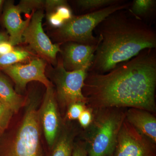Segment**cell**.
Segmentation results:
<instances>
[{
	"label": "cell",
	"instance_id": "cell-4",
	"mask_svg": "<svg viewBox=\"0 0 156 156\" xmlns=\"http://www.w3.org/2000/svg\"><path fill=\"white\" fill-rule=\"evenodd\" d=\"M131 2L119 0L118 2L90 13L75 16L54 31L53 36L59 44L72 42L87 45H97L98 39L93 34L94 30L110 14L127 9Z\"/></svg>",
	"mask_w": 156,
	"mask_h": 156
},
{
	"label": "cell",
	"instance_id": "cell-14",
	"mask_svg": "<svg viewBox=\"0 0 156 156\" xmlns=\"http://www.w3.org/2000/svg\"><path fill=\"white\" fill-rule=\"evenodd\" d=\"M0 101L14 112H18L24 103L22 96L14 91L10 82L1 72Z\"/></svg>",
	"mask_w": 156,
	"mask_h": 156
},
{
	"label": "cell",
	"instance_id": "cell-10",
	"mask_svg": "<svg viewBox=\"0 0 156 156\" xmlns=\"http://www.w3.org/2000/svg\"><path fill=\"white\" fill-rule=\"evenodd\" d=\"M98 44L90 45L72 42L62 44L60 53L65 69L68 71H73L90 67Z\"/></svg>",
	"mask_w": 156,
	"mask_h": 156
},
{
	"label": "cell",
	"instance_id": "cell-24",
	"mask_svg": "<svg viewBox=\"0 0 156 156\" xmlns=\"http://www.w3.org/2000/svg\"><path fill=\"white\" fill-rule=\"evenodd\" d=\"M67 3V1L65 0H46L44 2V8L47 12L51 11L56 7L62 4Z\"/></svg>",
	"mask_w": 156,
	"mask_h": 156
},
{
	"label": "cell",
	"instance_id": "cell-3",
	"mask_svg": "<svg viewBox=\"0 0 156 156\" xmlns=\"http://www.w3.org/2000/svg\"><path fill=\"white\" fill-rule=\"evenodd\" d=\"M93 119L88 129L86 144L88 156H113L117 137L126 118L119 108L92 110Z\"/></svg>",
	"mask_w": 156,
	"mask_h": 156
},
{
	"label": "cell",
	"instance_id": "cell-9",
	"mask_svg": "<svg viewBox=\"0 0 156 156\" xmlns=\"http://www.w3.org/2000/svg\"><path fill=\"white\" fill-rule=\"evenodd\" d=\"M46 66L47 62L39 57L26 64L16 63L0 70L11 77L19 89H24L32 81L40 82L47 88L53 86L45 74Z\"/></svg>",
	"mask_w": 156,
	"mask_h": 156
},
{
	"label": "cell",
	"instance_id": "cell-23",
	"mask_svg": "<svg viewBox=\"0 0 156 156\" xmlns=\"http://www.w3.org/2000/svg\"><path fill=\"white\" fill-rule=\"evenodd\" d=\"M92 119V110L87 107L82 113L78 120L81 127L84 129H87L91 125Z\"/></svg>",
	"mask_w": 156,
	"mask_h": 156
},
{
	"label": "cell",
	"instance_id": "cell-17",
	"mask_svg": "<svg viewBox=\"0 0 156 156\" xmlns=\"http://www.w3.org/2000/svg\"><path fill=\"white\" fill-rule=\"evenodd\" d=\"M55 144L51 156H72L74 146L69 134H62Z\"/></svg>",
	"mask_w": 156,
	"mask_h": 156
},
{
	"label": "cell",
	"instance_id": "cell-27",
	"mask_svg": "<svg viewBox=\"0 0 156 156\" xmlns=\"http://www.w3.org/2000/svg\"><path fill=\"white\" fill-rule=\"evenodd\" d=\"M9 36L8 33L0 32V43L3 41H9Z\"/></svg>",
	"mask_w": 156,
	"mask_h": 156
},
{
	"label": "cell",
	"instance_id": "cell-28",
	"mask_svg": "<svg viewBox=\"0 0 156 156\" xmlns=\"http://www.w3.org/2000/svg\"><path fill=\"white\" fill-rule=\"evenodd\" d=\"M4 2V1L2 0H0V11H1V9H2V7L3 5V3Z\"/></svg>",
	"mask_w": 156,
	"mask_h": 156
},
{
	"label": "cell",
	"instance_id": "cell-7",
	"mask_svg": "<svg viewBox=\"0 0 156 156\" xmlns=\"http://www.w3.org/2000/svg\"><path fill=\"white\" fill-rule=\"evenodd\" d=\"M44 17L42 10L34 11L23 34V41L28 44L39 57L52 64H56V56L61 53L62 44H53L45 33L42 27Z\"/></svg>",
	"mask_w": 156,
	"mask_h": 156
},
{
	"label": "cell",
	"instance_id": "cell-15",
	"mask_svg": "<svg viewBox=\"0 0 156 156\" xmlns=\"http://www.w3.org/2000/svg\"><path fill=\"white\" fill-rule=\"evenodd\" d=\"M156 7L155 0H134L128 10L134 17L145 22L154 15Z\"/></svg>",
	"mask_w": 156,
	"mask_h": 156
},
{
	"label": "cell",
	"instance_id": "cell-5",
	"mask_svg": "<svg viewBox=\"0 0 156 156\" xmlns=\"http://www.w3.org/2000/svg\"><path fill=\"white\" fill-rule=\"evenodd\" d=\"M40 115L30 101L15 139L2 156H43L40 143Z\"/></svg>",
	"mask_w": 156,
	"mask_h": 156
},
{
	"label": "cell",
	"instance_id": "cell-22",
	"mask_svg": "<svg viewBox=\"0 0 156 156\" xmlns=\"http://www.w3.org/2000/svg\"><path fill=\"white\" fill-rule=\"evenodd\" d=\"M47 19L49 25L56 29L61 27L66 23L60 16L53 11L47 12Z\"/></svg>",
	"mask_w": 156,
	"mask_h": 156
},
{
	"label": "cell",
	"instance_id": "cell-12",
	"mask_svg": "<svg viewBox=\"0 0 156 156\" xmlns=\"http://www.w3.org/2000/svg\"><path fill=\"white\" fill-rule=\"evenodd\" d=\"M34 11L29 15L27 19L23 20L17 5H14L11 1L6 4L3 14V22L9 35V41L13 46L23 42V34L30 21Z\"/></svg>",
	"mask_w": 156,
	"mask_h": 156
},
{
	"label": "cell",
	"instance_id": "cell-26",
	"mask_svg": "<svg viewBox=\"0 0 156 156\" xmlns=\"http://www.w3.org/2000/svg\"><path fill=\"white\" fill-rule=\"evenodd\" d=\"M14 46L8 41H3L0 43V56L12 52L15 49Z\"/></svg>",
	"mask_w": 156,
	"mask_h": 156
},
{
	"label": "cell",
	"instance_id": "cell-18",
	"mask_svg": "<svg viewBox=\"0 0 156 156\" xmlns=\"http://www.w3.org/2000/svg\"><path fill=\"white\" fill-rule=\"evenodd\" d=\"M119 1V0H78L76 1V2L81 10L88 13L108 7Z\"/></svg>",
	"mask_w": 156,
	"mask_h": 156
},
{
	"label": "cell",
	"instance_id": "cell-11",
	"mask_svg": "<svg viewBox=\"0 0 156 156\" xmlns=\"http://www.w3.org/2000/svg\"><path fill=\"white\" fill-rule=\"evenodd\" d=\"M56 98L53 86L47 88L41 108L39 111L40 122L46 140L50 147L56 143L60 127Z\"/></svg>",
	"mask_w": 156,
	"mask_h": 156
},
{
	"label": "cell",
	"instance_id": "cell-16",
	"mask_svg": "<svg viewBox=\"0 0 156 156\" xmlns=\"http://www.w3.org/2000/svg\"><path fill=\"white\" fill-rule=\"evenodd\" d=\"M31 56V52L28 50L15 48L12 52L0 56V69L16 63H21Z\"/></svg>",
	"mask_w": 156,
	"mask_h": 156
},
{
	"label": "cell",
	"instance_id": "cell-2",
	"mask_svg": "<svg viewBox=\"0 0 156 156\" xmlns=\"http://www.w3.org/2000/svg\"><path fill=\"white\" fill-rule=\"evenodd\" d=\"M98 39L89 72L105 73L142 50L156 49L155 31L128 9L113 13L94 30Z\"/></svg>",
	"mask_w": 156,
	"mask_h": 156
},
{
	"label": "cell",
	"instance_id": "cell-19",
	"mask_svg": "<svg viewBox=\"0 0 156 156\" xmlns=\"http://www.w3.org/2000/svg\"><path fill=\"white\" fill-rule=\"evenodd\" d=\"M44 2L42 0H22L17 5L21 14L29 15L31 11H36L44 8Z\"/></svg>",
	"mask_w": 156,
	"mask_h": 156
},
{
	"label": "cell",
	"instance_id": "cell-6",
	"mask_svg": "<svg viewBox=\"0 0 156 156\" xmlns=\"http://www.w3.org/2000/svg\"><path fill=\"white\" fill-rule=\"evenodd\" d=\"M89 68L68 71L63 67L61 58L58 59L52 70V76L56 86V97L62 106L68 108L73 104L86 105L83 88Z\"/></svg>",
	"mask_w": 156,
	"mask_h": 156
},
{
	"label": "cell",
	"instance_id": "cell-25",
	"mask_svg": "<svg viewBox=\"0 0 156 156\" xmlns=\"http://www.w3.org/2000/svg\"><path fill=\"white\" fill-rule=\"evenodd\" d=\"M72 156H88L85 143L74 146Z\"/></svg>",
	"mask_w": 156,
	"mask_h": 156
},
{
	"label": "cell",
	"instance_id": "cell-20",
	"mask_svg": "<svg viewBox=\"0 0 156 156\" xmlns=\"http://www.w3.org/2000/svg\"><path fill=\"white\" fill-rule=\"evenodd\" d=\"M13 112L9 107L0 101V135L8 127Z\"/></svg>",
	"mask_w": 156,
	"mask_h": 156
},
{
	"label": "cell",
	"instance_id": "cell-1",
	"mask_svg": "<svg viewBox=\"0 0 156 156\" xmlns=\"http://www.w3.org/2000/svg\"><path fill=\"white\" fill-rule=\"evenodd\" d=\"M156 49L142 50L105 73L88 72L83 93L88 108L156 111Z\"/></svg>",
	"mask_w": 156,
	"mask_h": 156
},
{
	"label": "cell",
	"instance_id": "cell-21",
	"mask_svg": "<svg viewBox=\"0 0 156 156\" xmlns=\"http://www.w3.org/2000/svg\"><path fill=\"white\" fill-rule=\"evenodd\" d=\"M87 108V105L85 104H73L68 108L66 113V118L69 120L78 119L82 113Z\"/></svg>",
	"mask_w": 156,
	"mask_h": 156
},
{
	"label": "cell",
	"instance_id": "cell-8",
	"mask_svg": "<svg viewBox=\"0 0 156 156\" xmlns=\"http://www.w3.org/2000/svg\"><path fill=\"white\" fill-rule=\"evenodd\" d=\"M113 156H156V144L136 131L125 118Z\"/></svg>",
	"mask_w": 156,
	"mask_h": 156
},
{
	"label": "cell",
	"instance_id": "cell-13",
	"mask_svg": "<svg viewBox=\"0 0 156 156\" xmlns=\"http://www.w3.org/2000/svg\"><path fill=\"white\" fill-rule=\"evenodd\" d=\"M126 119L140 134L156 144V118L152 113L130 108L126 112Z\"/></svg>",
	"mask_w": 156,
	"mask_h": 156
}]
</instances>
